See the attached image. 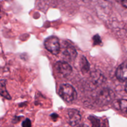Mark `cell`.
I'll return each instance as SVG.
<instances>
[{
	"label": "cell",
	"mask_w": 127,
	"mask_h": 127,
	"mask_svg": "<svg viewBox=\"0 0 127 127\" xmlns=\"http://www.w3.org/2000/svg\"><path fill=\"white\" fill-rule=\"evenodd\" d=\"M6 1H11L12 0H5Z\"/></svg>",
	"instance_id": "ffe728a7"
},
{
	"label": "cell",
	"mask_w": 127,
	"mask_h": 127,
	"mask_svg": "<svg viewBox=\"0 0 127 127\" xmlns=\"http://www.w3.org/2000/svg\"><path fill=\"white\" fill-rule=\"evenodd\" d=\"M113 95V93L110 90L107 89H103L98 95L97 101L101 104H105L112 99Z\"/></svg>",
	"instance_id": "5b68a950"
},
{
	"label": "cell",
	"mask_w": 127,
	"mask_h": 127,
	"mask_svg": "<svg viewBox=\"0 0 127 127\" xmlns=\"http://www.w3.org/2000/svg\"><path fill=\"white\" fill-rule=\"evenodd\" d=\"M50 117H51V118H52L53 120H54V119H56L57 118L58 116H57V115L56 114L53 113V114H51V115H50Z\"/></svg>",
	"instance_id": "2e32d148"
},
{
	"label": "cell",
	"mask_w": 127,
	"mask_h": 127,
	"mask_svg": "<svg viewBox=\"0 0 127 127\" xmlns=\"http://www.w3.org/2000/svg\"></svg>",
	"instance_id": "7402d4cb"
},
{
	"label": "cell",
	"mask_w": 127,
	"mask_h": 127,
	"mask_svg": "<svg viewBox=\"0 0 127 127\" xmlns=\"http://www.w3.org/2000/svg\"><path fill=\"white\" fill-rule=\"evenodd\" d=\"M6 80L2 79L0 80V95L7 100H10L11 97L6 87Z\"/></svg>",
	"instance_id": "ba28073f"
},
{
	"label": "cell",
	"mask_w": 127,
	"mask_h": 127,
	"mask_svg": "<svg viewBox=\"0 0 127 127\" xmlns=\"http://www.w3.org/2000/svg\"><path fill=\"white\" fill-rule=\"evenodd\" d=\"M27 102H23V103H20V104H19V107H22L23 106H24L25 105H26V104H27V103H26Z\"/></svg>",
	"instance_id": "e0dca14e"
},
{
	"label": "cell",
	"mask_w": 127,
	"mask_h": 127,
	"mask_svg": "<svg viewBox=\"0 0 127 127\" xmlns=\"http://www.w3.org/2000/svg\"><path fill=\"white\" fill-rule=\"evenodd\" d=\"M117 78L120 81L127 80V64H122L117 68L116 72Z\"/></svg>",
	"instance_id": "52a82bcc"
},
{
	"label": "cell",
	"mask_w": 127,
	"mask_h": 127,
	"mask_svg": "<svg viewBox=\"0 0 127 127\" xmlns=\"http://www.w3.org/2000/svg\"><path fill=\"white\" fill-rule=\"evenodd\" d=\"M67 121L71 126H75L79 124L81 120V115L79 112L74 109H70L67 113Z\"/></svg>",
	"instance_id": "3957f363"
},
{
	"label": "cell",
	"mask_w": 127,
	"mask_h": 127,
	"mask_svg": "<svg viewBox=\"0 0 127 127\" xmlns=\"http://www.w3.org/2000/svg\"><path fill=\"white\" fill-rule=\"evenodd\" d=\"M76 127H89L87 125H85V124H81V125H78Z\"/></svg>",
	"instance_id": "ac0fdd59"
},
{
	"label": "cell",
	"mask_w": 127,
	"mask_h": 127,
	"mask_svg": "<svg viewBox=\"0 0 127 127\" xmlns=\"http://www.w3.org/2000/svg\"><path fill=\"white\" fill-rule=\"evenodd\" d=\"M59 94L64 101L67 102H73L77 96L75 89L69 84H62L59 89Z\"/></svg>",
	"instance_id": "6da1fadb"
},
{
	"label": "cell",
	"mask_w": 127,
	"mask_h": 127,
	"mask_svg": "<svg viewBox=\"0 0 127 127\" xmlns=\"http://www.w3.org/2000/svg\"><path fill=\"white\" fill-rule=\"evenodd\" d=\"M121 4L124 7H127V0H121Z\"/></svg>",
	"instance_id": "9a60e30c"
},
{
	"label": "cell",
	"mask_w": 127,
	"mask_h": 127,
	"mask_svg": "<svg viewBox=\"0 0 127 127\" xmlns=\"http://www.w3.org/2000/svg\"><path fill=\"white\" fill-rule=\"evenodd\" d=\"M23 116H14V117L12 120V123L13 124H17L20 122L21 118H23Z\"/></svg>",
	"instance_id": "5bb4252c"
},
{
	"label": "cell",
	"mask_w": 127,
	"mask_h": 127,
	"mask_svg": "<svg viewBox=\"0 0 127 127\" xmlns=\"http://www.w3.org/2000/svg\"><path fill=\"white\" fill-rule=\"evenodd\" d=\"M63 55L65 60L68 61H72L75 59L77 53L75 48L72 46L67 44L64 47Z\"/></svg>",
	"instance_id": "8992f818"
},
{
	"label": "cell",
	"mask_w": 127,
	"mask_h": 127,
	"mask_svg": "<svg viewBox=\"0 0 127 127\" xmlns=\"http://www.w3.org/2000/svg\"><path fill=\"white\" fill-rule=\"evenodd\" d=\"M80 66L81 70L83 73L87 72L90 68V64L86 58L82 56L80 60Z\"/></svg>",
	"instance_id": "9c48e42d"
},
{
	"label": "cell",
	"mask_w": 127,
	"mask_h": 127,
	"mask_svg": "<svg viewBox=\"0 0 127 127\" xmlns=\"http://www.w3.org/2000/svg\"><path fill=\"white\" fill-rule=\"evenodd\" d=\"M93 41L94 45H99L102 43L101 37L98 34H96L93 37Z\"/></svg>",
	"instance_id": "7c38bea8"
},
{
	"label": "cell",
	"mask_w": 127,
	"mask_h": 127,
	"mask_svg": "<svg viewBox=\"0 0 127 127\" xmlns=\"http://www.w3.org/2000/svg\"><path fill=\"white\" fill-rule=\"evenodd\" d=\"M22 127H31L32 123L30 119L29 118H26L24 120H23L21 123Z\"/></svg>",
	"instance_id": "4fadbf2b"
},
{
	"label": "cell",
	"mask_w": 127,
	"mask_h": 127,
	"mask_svg": "<svg viewBox=\"0 0 127 127\" xmlns=\"http://www.w3.org/2000/svg\"><path fill=\"white\" fill-rule=\"evenodd\" d=\"M88 120L90 121L92 127H99L100 126V120L95 116L90 115L88 117Z\"/></svg>",
	"instance_id": "8fae6325"
},
{
	"label": "cell",
	"mask_w": 127,
	"mask_h": 127,
	"mask_svg": "<svg viewBox=\"0 0 127 127\" xmlns=\"http://www.w3.org/2000/svg\"><path fill=\"white\" fill-rule=\"evenodd\" d=\"M125 90H126V92L127 93V83L126 84V86H125Z\"/></svg>",
	"instance_id": "d6986e66"
},
{
	"label": "cell",
	"mask_w": 127,
	"mask_h": 127,
	"mask_svg": "<svg viewBox=\"0 0 127 127\" xmlns=\"http://www.w3.org/2000/svg\"><path fill=\"white\" fill-rule=\"evenodd\" d=\"M114 105L118 110H126L127 108V100L121 99L116 101L114 102Z\"/></svg>",
	"instance_id": "30bf717a"
},
{
	"label": "cell",
	"mask_w": 127,
	"mask_h": 127,
	"mask_svg": "<svg viewBox=\"0 0 127 127\" xmlns=\"http://www.w3.org/2000/svg\"><path fill=\"white\" fill-rule=\"evenodd\" d=\"M126 113L127 114V108L126 109Z\"/></svg>",
	"instance_id": "44dd1931"
},
{
	"label": "cell",
	"mask_w": 127,
	"mask_h": 127,
	"mask_svg": "<svg viewBox=\"0 0 127 127\" xmlns=\"http://www.w3.org/2000/svg\"><path fill=\"white\" fill-rule=\"evenodd\" d=\"M46 49L53 55H57L60 51V45L58 38L54 36L48 37L44 41Z\"/></svg>",
	"instance_id": "7a4b0ae2"
},
{
	"label": "cell",
	"mask_w": 127,
	"mask_h": 127,
	"mask_svg": "<svg viewBox=\"0 0 127 127\" xmlns=\"http://www.w3.org/2000/svg\"><path fill=\"white\" fill-rule=\"evenodd\" d=\"M55 68L58 73L64 77L69 75L72 71L71 66L66 62L59 61L57 62Z\"/></svg>",
	"instance_id": "277c9868"
}]
</instances>
